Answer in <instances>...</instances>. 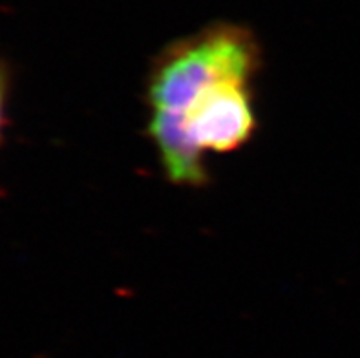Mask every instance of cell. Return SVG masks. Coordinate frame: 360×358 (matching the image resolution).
I'll list each match as a JSON object with an SVG mask.
<instances>
[{
	"instance_id": "1",
	"label": "cell",
	"mask_w": 360,
	"mask_h": 358,
	"mask_svg": "<svg viewBox=\"0 0 360 358\" xmlns=\"http://www.w3.org/2000/svg\"><path fill=\"white\" fill-rule=\"evenodd\" d=\"M260 64V46L249 30L225 23L205 27L158 55L146 82L150 114L179 115L214 82L255 81Z\"/></svg>"
},
{
	"instance_id": "2",
	"label": "cell",
	"mask_w": 360,
	"mask_h": 358,
	"mask_svg": "<svg viewBox=\"0 0 360 358\" xmlns=\"http://www.w3.org/2000/svg\"><path fill=\"white\" fill-rule=\"evenodd\" d=\"M163 115L179 121L192 145L205 152H233L251 139L256 130L252 81L224 79L198 94L179 115Z\"/></svg>"
},
{
	"instance_id": "3",
	"label": "cell",
	"mask_w": 360,
	"mask_h": 358,
	"mask_svg": "<svg viewBox=\"0 0 360 358\" xmlns=\"http://www.w3.org/2000/svg\"><path fill=\"white\" fill-rule=\"evenodd\" d=\"M9 82H11V73H9V64L0 59V139L6 124V106H8Z\"/></svg>"
}]
</instances>
